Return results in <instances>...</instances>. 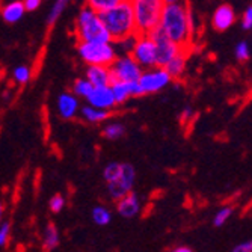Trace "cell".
<instances>
[{
	"mask_svg": "<svg viewBox=\"0 0 252 252\" xmlns=\"http://www.w3.org/2000/svg\"><path fill=\"white\" fill-rule=\"evenodd\" d=\"M188 8L189 6L186 3L175 2V0L163 2V9L158 23V29L180 49L188 47L190 41L188 29Z\"/></svg>",
	"mask_w": 252,
	"mask_h": 252,
	"instance_id": "1",
	"label": "cell"
},
{
	"mask_svg": "<svg viewBox=\"0 0 252 252\" xmlns=\"http://www.w3.org/2000/svg\"><path fill=\"white\" fill-rule=\"evenodd\" d=\"M100 18L112 41L120 42L126 38L137 35L133 3L130 0H120L117 6H113L110 11L100 15Z\"/></svg>",
	"mask_w": 252,
	"mask_h": 252,
	"instance_id": "2",
	"label": "cell"
},
{
	"mask_svg": "<svg viewBox=\"0 0 252 252\" xmlns=\"http://www.w3.org/2000/svg\"><path fill=\"white\" fill-rule=\"evenodd\" d=\"M76 31L80 42L91 44H110V35L107 33L103 21L98 14H95L91 8L83 6L77 15Z\"/></svg>",
	"mask_w": 252,
	"mask_h": 252,
	"instance_id": "3",
	"label": "cell"
},
{
	"mask_svg": "<svg viewBox=\"0 0 252 252\" xmlns=\"http://www.w3.org/2000/svg\"><path fill=\"white\" fill-rule=\"evenodd\" d=\"M131 3L137 35H148L158 28L163 9L162 0H134Z\"/></svg>",
	"mask_w": 252,
	"mask_h": 252,
	"instance_id": "4",
	"label": "cell"
},
{
	"mask_svg": "<svg viewBox=\"0 0 252 252\" xmlns=\"http://www.w3.org/2000/svg\"><path fill=\"white\" fill-rule=\"evenodd\" d=\"M77 52L89 66H110L117 59V50L110 44L79 42Z\"/></svg>",
	"mask_w": 252,
	"mask_h": 252,
	"instance_id": "5",
	"label": "cell"
},
{
	"mask_svg": "<svg viewBox=\"0 0 252 252\" xmlns=\"http://www.w3.org/2000/svg\"><path fill=\"white\" fill-rule=\"evenodd\" d=\"M109 74H110V85L115 82L131 83L139 80L142 74V68L127 53L124 56H117V59L109 66Z\"/></svg>",
	"mask_w": 252,
	"mask_h": 252,
	"instance_id": "6",
	"label": "cell"
},
{
	"mask_svg": "<svg viewBox=\"0 0 252 252\" xmlns=\"http://www.w3.org/2000/svg\"><path fill=\"white\" fill-rule=\"evenodd\" d=\"M153 44H154V53H156V66L163 68L172 58H175L183 49H180L177 44H174L171 39H168L163 32L158 28L154 29L151 33L147 35Z\"/></svg>",
	"mask_w": 252,
	"mask_h": 252,
	"instance_id": "7",
	"label": "cell"
},
{
	"mask_svg": "<svg viewBox=\"0 0 252 252\" xmlns=\"http://www.w3.org/2000/svg\"><path fill=\"white\" fill-rule=\"evenodd\" d=\"M134 178H136V171L130 163H121V171L118 177L112 183H107L109 195L112 199L120 201L126 195H128L134 186Z\"/></svg>",
	"mask_w": 252,
	"mask_h": 252,
	"instance_id": "8",
	"label": "cell"
},
{
	"mask_svg": "<svg viewBox=\"0 0 252 252\" xmlns=\"http://www.w3.org/2000/svg\"><path fill=\"white\" fill-rule=\"evenodd\" d=\"M171 80L172 79L163 68L154 66L150 71H142L139 80H137V85H139L142 94H154L165 89L171 83Z\"/></svg>",
	"mask_w": 252,
	"mask_h": 252,
	"instance_id": "9",
	"label": "cell"
},
{
	"mask_svg": "<svg viewBox=\"0 0 252 252\" xmlns=\"http://www.w3.org/2000/svg\"><path fill=\"white\" fill-rule=\"evenodd\" d=\"M141 68H154L156 66V53L154 44L147 35H137L131 52L128 53Z\"/></svg>",
	"mask_w": 252,
	"mask_h": 252,
	"instance_id": "10",
	"label": "cell"
},
{
	"mask_svg": "<svg viewBox=\"0 0 252 252\" xmlns=\"http://www.w3.org/2000/svg\"><path fill=\"white\" fill-rule=\"evenodd\" d=\"M110 91H112L113 100H115V104H123L130 97H141V95H144L141 88H139V85H137V82H131V83L115 82V83L110 85Z\"/></svg>",
	"mask_w": 252,
	"mask_h": 252,
	"instance_id": "11",
	"label": "cell"
},
{
	"mask_svg": "<svg viewBox=\"0 0 252 252\" xmlns=\"http://www.w3.org/2000/svg\"><path fill=\"white\" fill-rule=\"evenodd\" d=\"M88 101H89V106L94 107V109H100V110H107L115 107V100H113V95H112V91H110V86H106V88H94L93 93L89 94L88 97Z\"/></svg>",
	"mask_w": 252,
	"mask_h": 252,
	"instance_id": "12",
	"label": "cell"
},
{
	"mask_svg": "<svg viewBox=\"0 0 252 252\" xmlns=\"http://www.w3.org/2000/svg\"><path fill=\"white\" fill-rule=\"evenodd\" d=\"M236 20V12L233 9V6L230 5H220L219 8H216L215 14H213V28L219 32H225L230 29L234 25Z\"/></svg>",
	"mask_w": 252,
	"mask_h": 252,
	"instance_id": "13",
	"label": "cell"
},
{
	"mask_svg": "<svg viewBox=\"0 0 252 252\" xmlns=\"http://www.w3.org/2000/svg\"><path fill=\"white\" fill-rule=\"evenodd\" d=\"M117 209L123 218H134L141 210L139 196L133 192H130L128 195H126L124 198L117 201Z\"/></svg>",
	"mask_w": 252,
	"mask_h": 252,
	"instance_id": "14",
	"label": "cell"
},
{
	"mask_svg": "<svg viewBox=\"0 0 252 252\" xmlns=\"http://www.w3.org/2000/svg\"><path fill=\"white\" fill-rule=\"evenodd\" d=\"M93 88H106L110 86V74L109 66H89L85 77Z\"/></svg>",
	"mask_w": 252,
	"mask_h": 252,
	"instance_id": "15",
	"label": "cell"
},
{
	"mask_svg": "<svg viewBox=\"0 0 252 252\" xmlns=\"http://www.w3.org/2000/svg\"><path fill=\"white\" fill-rule=\"evenodd\" d=\"M58 110L59 115L65 120H70L76 117V113L79 110V100L73 94H61L58 97Z\"/></svg>",
	"mask_w": 252,
	"mask_h": 252,
	"instance_id": "16",
	"label": "cell"
},
{
	"mask_svg": "<svg viewBox=\"0 0 252 252\" xmlns=\"http://www.w3.org/2000/svg\"><path fill=\"white\" fill-rule=\"evenodd\" d=\"M186 63H188V55L181 50L175 58H172V59L163 66V70L169 74L171 79L180 77L183 73H185V70H186Z\"/></svg>",
	"mask_w": 252,
	"mask_h": 252,
	"instance_id": "17",
	"label": "cell"
},
{
	"mask_svg": "<svg viewBox=\"0 0 252 252\" xmlns=\"http://www.w3.org/2000/svg\"><path fill=\"white\" fill-rule=\"evenodd\" d=\"M25 6H23V2H18V0H15V2H9L6 3L3 8H2V18L6 21V23H17L18 20L23 18V15H25Z\"/></svg>",
	"mask_w": 252,
	"mask_h": 252,
	"instance_id": "18",
	"label": "cell"
},
{
	"mask_svg": "<svg viewBox=\"0 0 252 252\" xmlns=\"http://www.w3.org/2000/svg\"><path fill=\"white\" fill-rule=\"evenodd\" d=\"M59 245V233L56 230L55 223H49L45 226V231H44V239H42V248L44 251H53L56 246Z\"/></svg>",
	"mask_w": 252,
	"mask_h": 252,
	"instance_id": "19",
	"label": "cell"
},
{
	"mask_svg": "<svg viewBox=\"0 0 252 252\" xmlns=\"http://www.w3.org/2000/svg\"><path fill=\"white\" fill-rule=\"evenodd\" d=\"M80 112H82L83 120L88 121V123H101V121L109 118V112L107 110L94 109V107H91V106H83L80 109Z\"/></svg>",
	"mask_w": 252,
	"mask_h": 252,
	"instance_id": "20",
	"label": "cell"
},
{
	"mask_svg": "<svg viewBox=\"0 0 252 252\" xmlns=\"http://www.w3.org/2000/svg\"><path fill=\"white\" fill-rule=\"evenodd\" d=\"M118 2L120 0H89V2L86 3V6L93 9L95 14L103 15L107 11H110L113 6H117Z\"/></svg>",
	"mask_w": 252,
	"mask_h": 252,
	"instance_id": "21",
	"label": "cell"
},
{
	"mask_svg": "<svg viewBox=\"0 0 252 252\" xmlns=\"http://www.w3.org/2000/svg\"><path fill=\"white\" fill-rule=\"evenodd\" d=\"M93 220L97 225L104 226V225H107L112 220V215H110V212L106 207H103V205H97V207L93 209Z\"/></svg>",
	"mask_w": 252,
	"mask_h": 252,
	"instance_id": "22",
	"label": "cell"
},
{
	"mask_svg": "<svg viewBox=\"0 0 252 252\" xmlns=\"http://www.w3.org/2000/svg\"><path fill=\"white\" fill-rule=\"evenodd\" d=\"M104 136L110 141H115V139H120V137L126 133V127L120 123H110L109 126H106L104 128Z\"/></svg>",
	"mask_w": 252,
	"mask_h": 252,
	"instance_id": "23",
	"label": "cell"
},
{
	"mask_svg": "<svg viewBox=\"0 0 252 252\" xmlns=\"http://www.w3.org/2000/svg\"><path fill=\"white\" fill-rule=\"evenodd\" d=\"M66 3H68L66 0H58V2L53 3L50 12H49V15H47V25H49V26H53L55 23L58 21V18L62 15V12H63Z\"/></svg>",
	"mask_w": 252,
	"mask_h": 252,
	"instance_id": "24",
	"label": "cell"
},
{
	"mask_svg": "<svg viewBox=\"0 0 252 252\" xmlns=\"http://www.w3.org/2000/svg\"><path fill=\"white\" fill-rule=\"evenodd\" d=\"M74 95L76 97H85V98H88L89 97V94L93 93V85H91L86 79H79V80H76V83H74Z\"/></svg>",
	"mask_w": 252,
	"mask_h": 252,
	"instance_id": "25",
	"label": "cell"
},
{
	"mask_svg": "<svg viewBox=\"0 0 252 252\" xmlns=\"http://www.w3.org/2000/svg\"><path fill=\"white\" fill-rule=\"evenodd\" d=\"M120 171H121V163L120 162H110L103 171V178L106 180V183H112L118 177Z\"/></svg>",
	"mask_w": 252,
	"mask_h": 252,
	"instance_id": "26",
	"label": "cell"
},
{
	"mask_svg": "<svg viewBox=\"0 0 252 252\" xmlns=\"http://www.w3.org/2000/svg\"><path fill=\"white\" fill-rule=\"evenodd\" d=\"M31 76H32V71H31V68L26 65H20L14 70V79L21 85L28 83L31 80Z\"/></svg>",
	"mask_w": 252,
	"mask_h": 252,
	"instance_id": "27",
	"label": "cell"
},
{
	"mask_svg": "<svg viewBox=\"0 0 252 252\" xmlns=\"http://www.w3.org/2000/svg\"><path fill=\"white\" fill-rule=\"evenodd\" d=\"M233 215V207H222L213 218V225L215 226H222Z\"/></svg>",
	"mask_w": 252,
	"mask_h": 252,
	"instance_id": "28",
	"label": "cell"
},
{
	"mask_svg": "<svg viewBox=\"0 0 252 252\" xmlns=\"http://www.w3.org/2000/svg\"><path fill=\"white\" fill-rule=\"evenodd\" d=\"M234 53H236V58L239 61H248L249 56H251V49H249V44L246 41H240L236 49H234Z\"/></svg>",
	"mask_w": 252,
	"mask_h": 252,
	"instance_id": "29",
	"label": "cell"
},
{
	"mask_svg": "<svg viewBox=\"0 0 252 252\" xmlns=\"http://www.w3.org/2000/svg\"><path fill=\"white\" fill-rule=\"evenodd\" d=\"M50 210L53 213H59L63 207H65V198L62 195H55L52 199H50Z\"/></svg>",
	"mask_w": 252,
	"mask_h": 252,
	"instance_id": "30",
	"label": "cell"
},
{
	"mask_svg": "<svg viewBox=\"0 0 252 252\" xmlns=\"http://www.w3.org/2000/svg\"><path fill=\"white\" fill-rule=\"evenodd\" d=\"M9 233H11V225H9V222L0 223V248L5 246L8 243Z\"/></svg>",
	"mask_w": 252,
	"mask_h": 252,
	"instance_id": "31",
	"label": "cell"
},
{
	"mask_svg": "<svg viewBox=\"0 0 252 252\" xmlns=\"http://www.w3.org/2000/svg\"><path fill=\"white\" fill-rule=\"evenodd\" d=\"M242 28L245 31H249L252 28V6L251 5L245 9V12L242 15Z\"/></svg>",
	"mask_w": 252,
	"mask_h": 252,
	"instance_id": "32",
	"label": "cell"
},
{
	"mask_svg": "<svg viewBox=\"0 0 252 252\" xmlns=\"http://www.w3.org/2000/svg\"><path fill=\"white\" fill-rule=\"evenodd\" d=\"M231 252H252V242L248 240V242H243L237 246H234L231 249Z\"/></svg>",
	"mask_w": 252,
	"mask_h": 252,
	"instance_id": "33",
	"label": "cell"
},
{
	"mask_svg": "<svg viewBox=\"0 0 252 252\" xmlns=\"http://www.w3.org/2000/svg\"><path fill=\"white\" fill-rule=\"evenodd\" d=\"M192 117H193V110H192L190 106H188V107L183 109V112L180 113V121H181V123H186V121H189Z\"/></svg>",
	"mask_w": 252,
	"mask_h": 252,
	"instance_id": "34",
	"label": "cell"
},
{
	"mask_svg": "<svg viewBox=\"0 0 252 252\" xmlns=\"http://www.w3.org/2000/svg\"><path fill=\"white\" fill-rule=\"evenodd\" d=\"M23 6H25V11H35L41 6V2L39 0H26L23 2Z\"/></svg>",
	"mask_w": 252,
	"mask_h": 252,
	"instance_id": "35",
	"label": "cell"
},
{
	"mask_svg": "<svg viewBox=\"0 0 252 252\" xmlns=\"http://www.w3.org/2000/svg\"><path fill=\"white\" fill-rule=\"evenodd\" d=\"M174 252H193V251L190 248H188V246H178V248L174 249Z\"/></svg>",
	"mask_w": 252,
	"mask_h": 252,
	"instance_id": "36",
	"label": "cell"
},
{
	"mask_svg": "<svg viewBox=\"0 0 252 252\" xmlns=\"http://www.w3.org/2000/svg\"><path fill=\"white\" fill-rule=\"evenodd\" d=\"M3 204L2 202H0V223H2V216H3Z\"/></svg>",
	"mask_w": 252,
	"mask_h": 252,
	"instance_id": "37",
	"label": "cell"
}]
</instances>
